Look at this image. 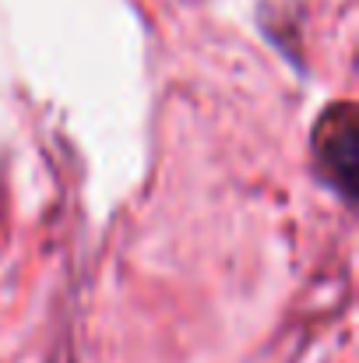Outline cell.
Masks as SVG:
<instances>
[{
	"label": "cell",
	"mask_w": 359,
	"mask_h": 363,
	"mask_svg": "<svg viewBox=\"0 0 359 363\" xmlns=\"http://www.w3.org/2000/svg\"><path fill=\"white\" fill-rule=\"evenodd\" d=\"M314 166L321 177L346 198H356V169H359V121L349 103H335L314 123Z\"/></svg>",
	"instance_id": "cell-1"
}]
</instances>
